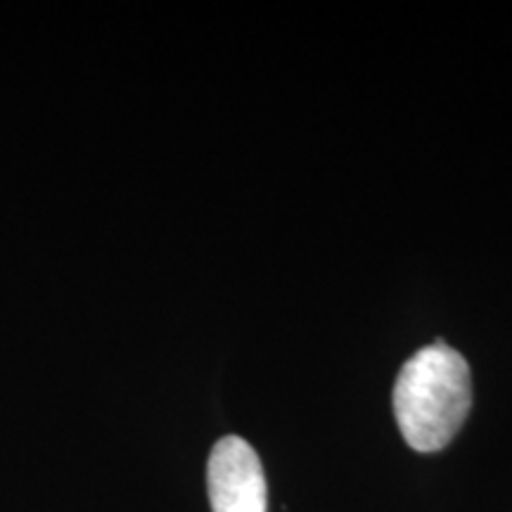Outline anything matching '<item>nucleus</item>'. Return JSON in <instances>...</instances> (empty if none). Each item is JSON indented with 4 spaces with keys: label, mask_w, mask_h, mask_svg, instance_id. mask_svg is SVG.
Returning a JSON list of instances; mask_svg holds the SVG:
<instances>
[{
    "label": "nucleus",
    "mask_w": 512,
    "mask_h": 512,
    "mask_svg": "<svg viewBox=\"0 0 512 512\" xmlns=\"http://www.w3.org/2000/svg\"><path fill=\"white\" fill-rule=\"evenodd\" d=\"M470 408V366L444 339L415 351L403 363L394 384V415L413 451L434 453L446 448Z\"/></svg>",
    "instance_id": "f257e3e1"
},
{
    "label": "nucleus",
    "mask_w": 512,
    "mask_h": 512,
    "mask_svg": "<svg viewBox=\"0 0 512 512\" xmlns=\"http://www.w3.org/2000/svg\"><path fill=\"white\" fill-rule=\"evenodd\" d=\"M214 512H266V475L256 451L242 437H223L211 448L207 465Z\"/></svg>",
    "instance_id": "f03ea898"
}]
</instances>
